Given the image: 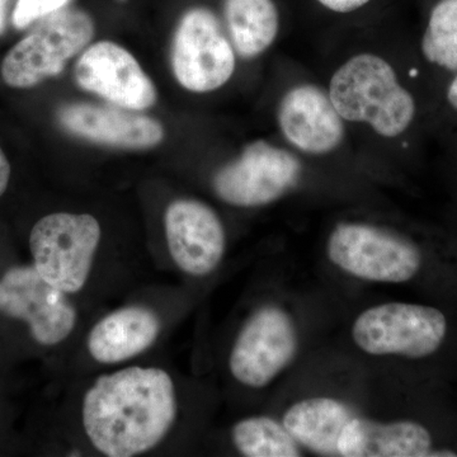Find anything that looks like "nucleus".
Returning <instances> with one entry per match:
<instances>
[{
  "label": "nucleus",
  "instance_id": "f257e3e1",
  "mask_svg": "<svg viewBox=\"0 0 457 457\" xmlns=\"http://www.w3.org/2000/svg\"><path fill=\"white\" fill-rule=\"evenodd\" d=\"M176 416L174 384L161 369L129 368L102 376L84 396V429L106 456L130 457L154 449Z\"/></svg>",
  "mask_w": 457,
  "mask_h": 457
},
{
  "label": "nucleus",
  "instance_id": "f03ea898",
  "mask_svg": "<svg viewBox=\"0 0 457 457\" xmlns=\"http://www.w3.org/2000/svg\"><path fill=\"white\" fill-rule=\"evenodd\" d=\"M329 97L343 120L366 122L384 137H398L417 117V102L389 62L374 54L351 57L330 80Z\"/></svg>",
  "mask_w": 457,
  "mask_h": 457
},
{
  "label": "nucleus",
  "instance_id": "7ed1b4c3",
  "mask_svg": "<svg viewBox=\"0 0 457 457\" xmlns=\"http://www.w3.org/2000/svg\"><path fill=\"white\" fill-rule=\"evenodd\" d=\"M95 31L92 17L82 9L65 7L42 18L3 59V82L29 89L62 74L69 60L88 47Z\"/></svg>",
  "mask_w": 457,
  "mask_h": 457
},
{
  "label": "nucleus",
  "instance_id": "20e7f679",
  "mask_svg": "<svg viewBox=\"0 0 457 457\" xmlns=\"http://www.w3.org/2000/svg\"><path fill=\"white\" fill-rule=\"evenodd\" d=\"M101 236L97 219L88 213L45 216L29 236L33 267L54 287L78 293L89 278Z\"/></svg>",
  "mask_w": 457,
  "mask_h": 457
},
{
  "label": "nucleus",
  "instance_id": "39448f33",
  "mask_svg": "<svg viewBox=\"0 0 457 457\" xmlns=\"http://www.w3.org/2000/svg\"><path fill=\"white\" fill-rule=\"evenodd\" d=\"M177 82L194 93L221 88L236 71L233 45L210 9L195 7L180 17L171 44Z\"/></svg>",
  "mask_w": 457,
  "mask_h": 457
},
{
  "label": "nucleus",
  "instance_id": "423d86ee",
  "mask_svg": "<svg viewBox=\"0 0 457 457\" xmlns=\"http://www.w3.org/2000/svg\"><path fill=\"white\" fill-rule=\"evenodd\" d=\"M299 345L293 318L279 306L258 309L245 321L228 357L231 375L253 389L272 383L295 359Z\"/></svg>",
  "mask_w": 457,
  "mask_h": 457
},
{
  "label": "nucleus",
  "instance_id": "0eeeda50",
  "mask_svg": "<svg viewBox=\"0 0 457 457\" xmlns=\"http://www.w3.org/2000/svg\"><path fill=\"white\" fill-rule=\"evenodd\" d=\"M300 173V162L287 150L254 141L237 161L218 170L212 187L220 200L233 206H264L293 189Z\"/></svg>",
  "mask_w": 457,
  "mask_h": 457
},
{
  "label": "nucleus",
  "instance_id": "6e6552de",
  "mask_svg": "<svg viewBox=\"0 0 457 457\" xmlns=\"http://www.w3.org/2000/svg\"><path fill=\"white\" fill-rule=\"evenodd\" d=\"M0 312L26 321L42 345L64 341L77 323V311L66 293L42 278L33 266L13 267L0 278Z\"/></svg>",
  "mask_w": 457,
  "mask_h": 457
},
{
  "label": "nucleus",
  "instance_id": "1a4fd4ad",
  "mask_svg": "<svg viewBox=\"0 0 457 457\" xmlns=\"http://www.w3.org/2000/svg\"><path fill=\"white\" fill-rule=\"evenodd\" d=\"M422 418L389 423L354 416L338 441L342 457H457V437Z\"/></svg>",
  "mask_w": 457,
  "mask_h": 457
},
{
  "label": "nucleus",
  "instance_id": "9d476101",
  "mask_svg": "<svg viewBox=\"0 0 457 457\" xmlns=\"http://www.w3.org/2000/svg\"><path fill=\"white\" fill-rule=\"evenodd\" d=\"M74 77L86 92L126 110L141 112L154 106L158 99L154 83L139 62L112 41L87 47L75 64Z\"/></svg>",
  "mask_w": 457,
  "mask_h": 457
},
{
  "label": "nucleus",
  "instance_id": "9b49d317",
  "mask_svg": "<svg viewBox=\"0 0 457 457\" xmlns=\"http://www.w3.org/2000/svg\"><path fill=\"white\" fill-rule=\"evenodd\" d=\"M165 236L174 263L196 278L210 275L227 246L224 227L212 207L197 200H177L164 216Z\"/></svg>",
  "mask_w": 457,
  "mask_h": 457
},
{
  "label": "nucleus",
  "instance_id": "f8f14e48",
  "mask_svg": "<svg viewBox=\"0 0 457 457\" xmlns=\"http://www.w3.org/2000/svg\"><path fill=\"white\" fill-rule=\"evenodd\" d=\"M57 120L74 137L117 149H152L164 140L161 122L139 111L113 104H65L57 112Z\"/></svg>",
  "mask_w": 457,
  "mask_h": 457
},
{
  "label": "nucleus",
  "instance_id": "ddd939ff",
  "mask_svg": "<svg viewBox=\"0 0 457 457\" xmlns=\"http://www.w3.org/2000/svg\"><path fill=\"white\" fill-rule=\"evenodd\" d=\"M278 123L288 143L308 154L333 152L345 137L343 119L329 95L309 84L286 93L278 107Z\"/></svg>",
  "mask_w": 457,
  "mask_h": 457
},
{
  "label": "nucleus",
  "instance_id": "4468645a",
  "mask_svg": "<svg viewBox=\"0 0 457 457\" xmlns=\"http://www.w3.org/2000/svg\"><path fill=\"white\" fill-rule=\"evenodd\" d=\"M161 332L155 312L129 306L111 312L90 330L88 350L101 363H119L146 351Z\"/></svg>",
  "mask_w": 457,
  "mask_h": 457
},
{
  "label": "nucleus",
  "instance_id": "2eb2a0df",
  "mask_svg": "<svg viewBox=\"0 0 457 457\" xmlns=\"http://www.w3.org/2000/svg\"><path fill=\"white\" fill-rule=\"evenodd\" d=\"M354 416L341 400L317 396L291 405L282 423L300 446L319 455L338 456L339 437Z\"/></svg>",
  "mask_w": 457,
  "mask_h": 457
},
{
  "label": "nucleus",
  "instance_id": "dca6fc26",
  "mask_svg": "<svg viewBox=\"0 0 457 457\" xmlns=\"http://www.w3.org/2000/svg\"><path fill=\"white\" fill-rule=\"evenodd\" d=\"M224 16L234 49L253 59L278 37V9L273 0H225Z\"/></svg>",
  "mask_w": 457,
  "mask_h": 457
},
{
  "label": "nucleus",
  "instance_id": "f3484780",
  "mask_svg": "<svg viewBox=\"0 0 457 457\" xmlns=\"http://www.w3.org/2000/svg\"><path fill=\"white\" fill-rule=\"evenodd\" d=\"M234 446L248 457H299L300 445L284 423L270 417H251L240 420L231 432Z\"/></svg>",
  "mask_w": 457,
  "mask_h": 457
},
{
  "label": "nucleus",
  "instance_id": "a211bd4d",
  "mask_svg": "<svg viewBox=\"0 0 457 457\" xmlns=\"http://www.w3.org/2000/svg\"><path fill=\"white\" fill-rule=\"evenodd\" d=\"M427 64L450 75L457 71V0H437L420 40Z\"/></svg>",
  "mask_w": 457,
  "mask_h": 457
},
{
  "label": "nucleus",
  "instance_id": "6ab92c4d",
  "mask_svg": "<svg viewBox=\"0 0 457 457\" xmlns=\"http://www.w3.org/2000/svg\"><path fill=\"white\" fill-rule=\"evenodd\" d=\"M71 0H17L12 23L17 29H25L36 21L68 7Z\"/></svg>",
  "mask_w": 457,
  "mask_h": 457
},
{
  "label": "nucleus",
  "instance_id": "aec40b11",
  "mask_svg": "<svg viewBox=\"0 0 457 457\" xmlns=\"http://www.w3.org/2000/svg\"><path fill=\"white\" fill-rule=\"evenodd\" d=\"M323 7L336 13H350L368 4L371 0H318Z\"/></svg>",
  "mask_w": 457,
  "mask_h": 457
},
{
  "label": "nucleus",
  "instance_id": "412c9836",
  "mask_svg": "<svg viewBox=\"0 0 457 457\" xmlns=\"http://www.w3.org/2000/svg\"><path fill=\"white\" fill-rule=\"evenodd\" d=\"M445 104L453 116L457 117V71L447 80L444 92Z\"/></svg>",
  "mask_w": 457,
  "mask_h": 457
},
{
  "label": "nucleus",
  "instance_id": "4be33fe9",
  "mask_svg": "<svg viewBox=\"0 0 457 457\" xmlns=\"http://www.w3.org/2000/svg\"><path fill=\"white\" fill-rule=\"evenodd\" d=\"M9 179H11V164H9L7 155L0 147V197L7 191Z\"/></svg>",
  "mask_w": 457,
  "mask_h": 457
},
{
  "label": "nucleus",
  "instance_id": "5701e85b",
  "mask_svg": "<svg viewBox=\"0 0 457 457\" xmlns=\"http://www.w3.org/2000/svg\"><path fill=\"white\" fill-rule=\"evenodd\" d=\"M9 2L11 0H0V36L7 29Z\"/></svg>",
  "mask_w": 457,
  "mask_h": 457
}]
</instances>
